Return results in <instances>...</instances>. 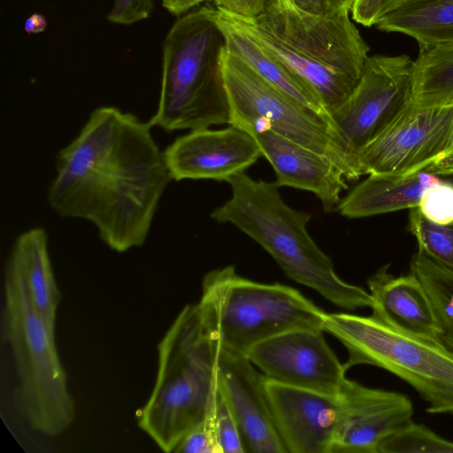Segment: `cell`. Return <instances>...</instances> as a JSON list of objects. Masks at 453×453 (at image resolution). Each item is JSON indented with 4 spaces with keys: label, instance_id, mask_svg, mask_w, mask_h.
Masks as SVG:
<instances>
[{
    "label": "cell",
    "instance_id": "cb8c5ba5",
    "mask_svg": "<svg viewBox=\"0 0 453 453\" xmlns=\"http://www.w3.org/2000/svg\"><path fill=\"white\" fill-rule=\"evenodd\" d=\"M412 102L420 106L453 104V43L419 51L413 60Z\"/></svg>",
    "mask_w": 453,
    "mask_h": 453
},
{
    "label": "cell",
    "instance_id": "f1b7e54d",
    "mask_svg": "<svg viewBox=\"0 0 453 453\" xmlns=\"http://www.w3.org/2000/svg\"><path fill=\"white\" fill-rule=\"evenodd\" d=\"M421 214L437 225L453 223V184H435L423 193L418 206Z\"/></svg>",
    "mask_w": 453,
    "mask_h": 453
},
{
    "label": "cell",
    "instance_id": "ac0fdd59",
    "mask_svg": "<svg viewBox=\"0 0 453 453\" xmlns=\"http://www.w3.org/2000/svg\"><path fill=\"white\" fill-rule=\"evenodd\" d=\"M388 266L367 279L372 314L407 333L440 341V321L419 280L411 272L395 276Z\"/></svg>",
    "mask_w": 453,
    "mask_h": 453
},
{
    "label": "cell",
    "instance_id": "7402d4cb",
    "mask_svg": "<svg viewBox=\"0 0 453 453\" xmlns=\"http://www.w3.org/2000/svg\"><path fill=\"white\" fill-rule=\"evenodd\" d=\"M233 18L244 31L298 77L318 96L328 113L345 102L357 85L358 82L347 76L297 57L254 20Z\"/></svg>",
    "mask_w": 453,
    "mask_h": 453
},
{
    "label": "cell",
    "instance_id": "74e56055",
    "mask_svg": "<svg viewBox=\"0 0 453 453\" xmlns=\"http://www.w3.org/2000/svg\"><path fill=\"white\" fill-rule=\"evenodd\" d=\"M452 152H453V128H452L451 134L449 135V141L447 142V145L445 147V150L443 151V154L441 157H442L448 154H450Z\"/></svg>",
    "mask_w": 453,
    "mask_h": 453
},
{
    "label": "cell",
    "instance_id": "30bf717a",
    "mask_svg": "<svg viewBox=\"0 0 453 453\" xmlns=\"http://www.w3.org/2000/svg\"><path fill=\"white\" fill-rule=\"evenodd\" d=\"M252 20L297 57L359 81L369 46L349 15L322 18L288 0H267L264 12Z\"/></svg>",
    "mask_w": 453,
    "mask_h": 453
},
{
    "label": "cell",
    "instance_id": "1f68e13d",
    "mask_svg": "<svg viewBox=\"0 0 453 453\" xmlns=\"http://www.w3.org/2000/svg\"><path fill=\"white\" fill-rule=\"evenodd\" d=\"M153 0H112L108 20L119 25H131L147 19L152 11Z\"/></svg>",
    "mask_w": 453,
    "mask_h": 453
},
{
    "label": "cell",
    "instance_id": "603a6c76",
    "mask_svg": "<svg viewBox=\"0 0 453 453\" xmlns=\"http://www.w3.org/2000/svg\"><path fill=\"white\" fill-rule=\"evenodd\" d=\"M376 26L412 37L419 51L453 43V0H409Z\"/></svg>",
    "mask_w": 453,
    "mask_h": 453
},
{
    "label": "cell",
    "instance_id": "d6986e66",
    "mask_svg": "<svg viewBox=\"0 0 453 453\" xmlns=\"http://www.w3.org/2000/svg\"><path fill=\"white\" fill-rule=\"evenodd\" d=\"M449 182L452 174H439L426 167L410 174H369L343 199L337 210L348 218H364L418 206L429 187Z\"/></svg>",
    "mask_w": 453,
    "mask_h": 453
},
{
    "label": "cell",
    "instance_id": "f546056e",
    "mask_svg": "<svg viewBox=\"0 0 453 453\" xmlns=\"http://www.w3.org/2000/svg\"><path fill=\"white\" fill-rule=\"evenodd\" d=\"M217 378V377H216ZM216 418L222 453H245L237 420L217 383Z\"/></svg>",
    "mask_w": 453,
    "mask_h": 453
},
{
    "label": "cell",
    "instance_id": "277c9868",
    "mask_svg": "<svg viewBox=\"0 0 453 453\" xmlns=\"http://www.w3.org/2000/svg\"><path fill=\"white\" fill-rule=\"evenodd\" d=\"M218 341L198 303L187 304L157 346L151 394L138 426L165 452H173L203 418L216 377Z\"/></svg>",
    "mask_w": 453,
    "mask_h": 453
},
{
    "label": "cell",
    "instance_id": "7c38bea8",
    "mask_svg": "<svg viewBox=\"0 0 453 453\" xmlns=\"http://www.w3.org/2000/svg\"><path fill=\"white\" fill-rule=\"evenodd\" d=\"M323 332H286L255 345L246 356L269 380L336 395L348 379V369L329 347Z\"/></svg>",
    "mask_w": 453,
    "mask_h": 453
},
{
    "label": "cell",
    "instance_id": "ba28073f",
    "mask_svg": "<svg viewBox=\"0 0 453 453\" xmlns=\"http://www.w3.org/2000/svg\"><path fill=\"white\" fill-rule=\"evenodd\" d=\"M219 66L231 126L250 134L269 130L322 154L353 180L349 160L330 118L301 105L257 74L237 55L222 48Z\"/></svg>",
    "mask_w": 453,
    "mask_h": 453
},
{
    "label": "cell",
    "instance_id": "ffe728a7",
    "mask_svg": "<svg viewBox=\"0 0 453 453\" xmlns=\"http://www.w3.org/2000/svg\"><path fill=\"white\" fill-rule=\"evenodd\" d=\"M216 19L228 50L237 55L261 78L301 105L330 118L318 96L280 60L244 31L233 17L216 8Z\"/></svg>",
    "mask_w": 453,
    "mask_h": 453
},
{
    "label": "cell",
    "instance_id": "9a60e30c",
    "mask_svg": "<svg viewBox=\"0 0 453 453\" xmlns=\"http://www.w3.org/2000/svg\"><path fill=\"white\" fill-rule=\"evenodd\" d=\"M164 153L171 177L177 181L211 179L227 182L263 156L250 133L231 125L219 130H191Z\"/></svg>",
    "mask_w": 453,
    "mask_h": 453
},
{
    "label": "cell",
    "instance_id": "484cf974",
    "mask_svg": "<svg viewBox=\"0 0 453 453\" xmlns=\"http://www.w3.org/2000/svg\"><path fill=\"white\" fill-rule=\"evenodd\" d=\"M410 230L417 240L419 250L453 271V223L434 224L415 207L410 212Z\"/></svg>",
    "mask_w": 453,
    "mask_h": 453
},
{
    "label": "cell",
    "instance_id": "4fadbf2b",
    "mask_svg": "<svg viewBox=\"0 0 453 453\" xmlns=\"http://www.w3.org/2000/svg\"><path fill=\"white\" fill-rule=\"evenodd\" d=\"M216 377L237 420L245 453H287L268 402L266 378L248 357L218 342Z\"/></svg>",
    "mask_w": 453,
    "mask_h": 453
},
{
    "label": "cell",
    "instance_id": "5b68a950",
    "mask_svg": "<svg viewBox=\"0 0 453 453\" xmlns=\"http://www.w3.org/2000/svg\"><path fill=\"white\" fill-rule=\"evenodd\" d=\"M4 329L16 367L18 411L34 430L48 436L61 434L72 425L75 408L58 354L55 330L34 308L21 277L9 265Z\"/></svg>",
    "mask_w": 453,
    "mask_h": 453
},
{
    "label": "cell",
    "instance_id": "4dcf8cb0",
    "mask_svg": "<svg viewBox=\"0 0 453 453\" xmlns=\"http://www.w3.org/2000/svg\"><path fill=\"white\" fill-rule=\"evenodd\" d=\"M409 0H355L352 9V19L364 26L377 25L390 12Z\"/></svg>",
    "mask_w": 453,
    "mask_h": 453
},
{
    "label": "cell",
    "instance_id": "8d00e7d4",
    "mask_svg": "<svg viewBox=\"0 0 453 453\" xmlns=\"http://www.w3.org/2000/svg\"><path fill=\"white\" fill-rule=\"evenodd\" d=\"M46 26L47 21L45 18L39 13H35L27 19L25 30L31 34L40 33L45 29Z\"/></svg>",
    "mask_w": 453,
    "mask_h": 453
},
{
    "label": "cell",
    "instance_id": "44dd1931",
    "mask_svg": "<svg viewBox=\"0 0 453 453\" xmlns=\"http://www.w3.org/2000/svg\"><path fill=\"white\" fill-rule=\"evenodd\" d=\"M7 265L18 272L34 308L47 326L55 330L60 294L51 267L46 231L35 227L19 235Z\"/></svg>",
    "mask_w": 453,
    "mask_h": 453
},
{
    "label": "cell",
    "instance_id": "d4e9b609",
    "mask_svg": "<svg viewBox=\"0 0 453 453\" xmlns=\"http://www.w3.org/2000/svg\"><path fill=\"white\" fill-rule=\"evenodd\" d=\"M410 272L419 280L432 302L441 327L440 341L453 351V271L418 249Z\"/></svg>",
    "mask_w": 453,
    "mask_h": 453
},
{
    "label": "cell",
    "instance_id": "4316f807",
    "mask_svg": "<svg viewBox=\"0 0 453 453\" xmlns=\"http://www.w3.org/2000/svg\"><path fill=\"white\" fill-rule=\"evenodd\" d=\"M388 452L453 453V441L411 420L380 445L379 453Z\"/></svg>",
    "mask_w": 453,
    "mask_h": 453
},
{
    "label": "cell",
    "instance_id": "8fae6325",
    "mask_svg": "<svg viewBox=\"0 0 453 453\" xmlns=\"http://www.w3.org/2000/svg\"><path fill=\"white\" fill-rule=\"evenodd\" d=\"M453 128V104L413 102L357 155L356 178L364 174H410L439 159Z\"/></svg>",
    "mask_w": 453,
    "mask_h": 453
},
{
    "label": "cell",
    "instance_id": "8992f818",
    "mask_svg": "<svg viewBox=\"0 0 453 453\" xmlns=\"http://www.w3.org/2000/svg\"><path fill=\"white\" fill-rule=\"evenodd\" d=\"M198 304L219 343L244 355L286 332L324 331L326 311L297 289L246 279L233 265L214 269L203 277Z\"/></svg>",
    "mask_w": 453,
    "mask_h": 453
},
{
    "label": "cell",
    "instance_id": "d6a6232c",
    "mask_svg": "<svg viewBox=\"0 0 453 453\" xmlns=\"http://www.w3.org/2000/svg\"><path fill=\"white\" fill-rule=\"evenodd\" d=\"M299 10L322 18L349 15L355 0H288Z\"/></svg>",
    "mask_w": 453,
    "mask_h": 453
},
{
    "label": "cell",
    "instance_id": "3957f363",
    "mask_svg": "<svg viewBox=\"0 0 453 453\" xmlns=\"http://www.w3.org/2000/svg\"><path fill=\"white\" fill-rule=\"evenodd\" d=\"M224 46L215 6L204 4L178 17L162 44L159 100L151 126L173 132L230 124L219 66Z\"/></svg>",
    "mask_w": 453,
    "mask_h": 453
},
{
    "label": "cell",
    "instance_id": "5bb4252c",
    "mask_svg": "<svg viewBox=\"0 0 453 453\" xmlns=\"http://www.w3.org/2000/svg\"><path fill=\"white\" fill-rule=\"evenodd\" d=\"M340 395L342 413L332 453H379L388 437L412 420V402L400 392L347 379Z\"/></svg>",
    "mask_w": 453,
    "mask_h": 453
},
{
    "label": "cell",
    "instance_id": "52a82bcc",
    "mask_svg": "<svg viewBox=\"0 0 453 453\" xmlns=\"http://www.w3.org/2000/svg\"><path fill=\"white\" fill-rule=\"evenodd\" d=\"M323 329L347 349V369L369 365L386 370L418 393L427 413L453 415V351L441 341L407 333L372 314L326 312Z\"/></svg>",
    "mask_w": 453,
    "mask_h": 453
},
{
    "label": "cell",
    "instance_id": "9c48e42d",
    "mask_svg": "<svg viewBox=\"0 0 453 453\" xmlns=\"http://www.w3.org/2000/svg\"><path fill=\"white\" fill-rule=\"evenodd\" d=\"M413 60L406 55L368 57L353 92L329 113L357 179L358 152L412 103Z\"/></svg>",
    "mask_w": 453,
    "mask_h": 453
},
{
    "label": "cell",
    "instance_id": "e0dca14e",
    "mask_svg": "<svg viewBox=\"0 0 453 453\" xmlns=\"http://www.w3.org/2000/svg\"><path fill=\"white\" fill-rule=\"evenodd\" d=\"M250 134L272 165L280 187L311 191L319 198L326 211L337 209L341 194L348 188L346 176L337 164L274 132L265 130Z\"/></svg>",
    "mask_w": 453,
    "mask_h": 453
},
{
    "label": "cell",
    "instance_id": "2e32d148",
    "mask_svg": "<svg viewBox=\"0 0 453 453\" xmlns=\"http://www.w3.org/2000/svg\"><path fill=\"white\" fill-rule=\"evenodd\" d=\"M265 388L287 453H332L342 413L340 393L330 395L267 379Z\"/></svg>",
    "mask_w": 453,
    "mask_h": 453
},
{
    "label": "cell",
    "instance_id": "e575fe53",
    "mask_svg": "<svg viewBox=\"0 0 453 453\" xmlns=\"http://www.w3.org/2000/svg\"><path fill=\"white\" fill-rule=\"evenodd\" d=\"M171 14L180 17L193 9L214 0H159Z\"/></svg>",
    "mask_w": 453,
    "mask_h": 453
},
{
    "label": "cell",
    "instance_id": "d590c367",
    "mask_svg": "<svg viewBox=\"0 0 453 453\" xmlns=\"http://www.w3.org/2000/svg\"><path fill=\"white\" fill-rule=\"evenodd\" d=\"M428 171L439 174H452L453 173V152L448 154L434 162L431 163L426 167Z\"/></svg>",
    "mask_w": 453,
    "mask_h": 453
},
{
    "label": "cell",
    "instance_id": "836d02e7",
    "mask_svg": "<svg viewBox=\"0 0 453 453\" xmlns=\"http://www.w3.org/2000/svg\"><path fill=\"white\" fill-rule=\"evenodd\" d=\"M213 3L218 10L232 17L254 19L264 12L267 0H214Z\"/></svg>",
    "mask_w": 453,
    "mask_h": 453
},
{
    "label": "cell",
    "instance_id": "7a4b0ae2",
    "mask_svg": "<svg viewBox=\"0 0 453 453\" xmlns=\"http://www.w3.org/2000/svg\"><path fill=\"white\" fill-rule=\"evenodd\" d=\"M232 196L211 217L230 223L261 245L291 280L342 309L372 308L369 291L342 280L331 258L307 231L311 214L289 207L277 182L255 180L244 172L227 181Z\"/></svg>",
    "mask_w": 453,
    "mask_h": 453
},
{
    "label": "cell",
    "instance_id": "83f0119b",
    "mask_svg": "<svg viewBox=\"0 0 453 453\" xmlns=\"http://www.w3.org/2000/svg\"><path fill=\"white\" fill-rule=\"evenodd\" d=\"M216 394L217 378L215 377L212 390L203 418L184 435L173 452L222 453L217 430Z\"/></svg>",
    "mask_w": 453,
    "mask_h": 453
},
{
    "label": "cell",
    "instance_id": "6da1fadb",
    "mask_svg": "<svg viewBox=\"0 0 453 453\" xmlns=\"http://www.w3.org/2000/svg\"><path fill=\"white\" fill-rule=\"evenodd\" d=\"M151 127L117 107H98L57 157L50 206L93 224L116 252L144 243L173 180Z\"/></svg>",
    "mask_w": 453,
    "mask_h": 453
}]
</instances>
